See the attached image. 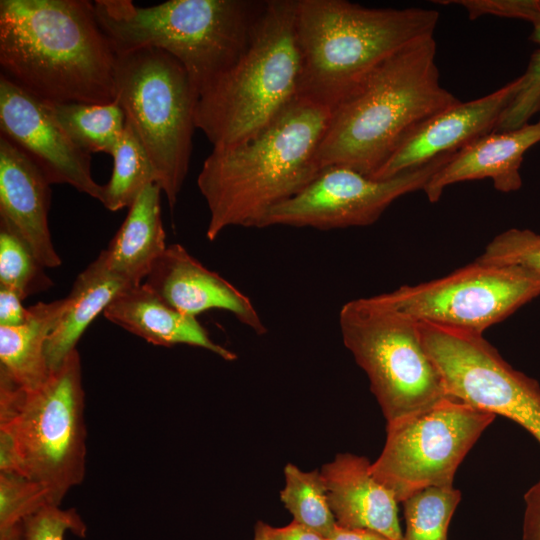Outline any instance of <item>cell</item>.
<instances>
[{"instance_id": "obj_33", "label": "cell", "mask_w": 540, "mask_h": 540, "mask_svg": "<svg viewBox=\"0 0 540 540\" xmlns=\"http://www.w3.org/2000/svg\"><path fill=\"white\" fill-rule=\"evenodd\" d=\"M22 301L16 292L0 286V326L16 327L25 323L28 308Z\"/></svg>"}, {"instance_id": "obj_16", "label": "cell", "mask_w": 540, "mask_h": 540, "mask_svg": "<svg viewBox=\"0 0 540 540\" xmlns=\"http://www.w3.org/2000/svg\"><path fill=\"white\" fill-rule=\"evenodd\" d=\"M144 283L183 314L196 317L208 310H224L258 335L267 331L250 299L180 244L167 246Z\"/></svg>"}, {"instance_id": "obj_6", "label": "cell", "mask_w": 540, "mask_h": 540, "mask_svg": "<svg viewBox=\"0 0 540 540\" xmlns=\"http://www.w3.org/2000/svg\"><path fill=\"white\" fill-rule=\"evenodd\" d=\"M297 7L298 0H266L244 52L199 94L195 125L213 148L252 137L298 96Z\"/></svg>"}, {"instance_id": "obj_32", "label": "cell", "mask_w": 540, "mask_h": 540, "mask_svg": "<svg viewBox=\"0 0 540 540\" xmlns=\"http://www.w3.org/2000/svg\"><path fill=\"white\" fill-rule=\"evenodd\" d=\"M86 531L76 510L48 505L22 521L20 540H64L67 532L85 537Z\"/></svg>"}, {"instance_id": "obj_38", "label": "cell", "mask_w": 540, "mask_h": 540, "mask_svg": "<svg viewBox=\"0 0 540 540\" xmlns=\"http://www.w3.org/2000/svg\"><path fill=\"white\" fill-rule=\"evenodd\" d=\"M254 540H269L263 530L261 521H258L255 526Z\"/></svg>"}, {"instance_id": "obj_28", "label": "cell", "mask_w": 540, "mask_h": 540, "mask_svg": "<svg viewBox=\"0 0 540 540\" xmlns=\"http://www.w3.org/2000/svg\"><path fill=\"white\" fill-rule=\"evenodd\" d=\"M27 244L0 222V286L23 300L51 288L54 283Z\"/></svg>"}, {"instance_id": "obj_18", "label": "cell", "mask_w": 540, "mask_h": 540, "mask_svg": "<svg viewBox=\"0 0 540 540\" xmlns=\"http://www.w3.org/2000/svg\"><path fill=\"white\" fill-rule=\"evenodd\" d=\"M540 142V119L507 131H492L472 141L441 166L422 189L437 202L454 183L489 178L496 190L517 191L522 186L520 167L524 154Z\"/></svg>"}, {"instance_id": "obj_29", "label": "cell", "mask_w": 540, "mask_h": 540, "mask_svg": "<svg viewBox=\"0 0 540 540\" xmlns=\"http://www.w3.org/2000/svg\"><path fill=\"white\" fill-rule=\"evenodd\" d=\"M52 505L48 490L18 472H0V532Z\"/></svg>"}, {"instance_id": "obj_21", "label": "cell", "mask_w": 540, "mask_h": 540, "mask_svg": "<svg viewBox=\"0 0 540 540\" xmlns=\"http://www.w3.org/2000/svg\"><path fill=\"white\" fill-rule=\"evenodd\" d=\"M158 183L144 188L108 247L102 251L109 269L132 285L141 284L163 255L166 233L161 217Z\"/></svg>"}, {"instance_id": "obj_31", "label": "cell", "mask_w": 540, "mask_h": 540, "mask_svg": "<svg viewBox=\"0 0 540 540\" xmlns=\"http://www.w3.org/2000/svg\"><path fill=\"white\" fill-rule=\"evenodd\" d=\"M481 261L523 268L540 276V234L512 228L493 238Z\"/></svg>"}, {"instance_id": "obj_13", "label": "cell", "mask_w": 540, "mask_h": 540, "mask_svg": "<svg viewBox=\"0 0 540 540\" xmlns=\"http://www.w3.org/2000/svg\"><path fill=\"white\" fill-rule=\"evenodd\" d=\"M453 154L387 179H374L345 166L323 168L299 193L275 206L262 228L331 230L373 224L395 200L422 190Z\"/></svg>"}, {"instance_id": "obj_10", "label": "cell", "mask_w": 540, "mask_h": 540, "mask_svg": "<svg viewBox=\"0 0 540 540\" xmlns=\"http://www.w3.org/2000/svg\"><path fill=\"white\" fill-rule=\"evenodd\" d=\"M496 415L446 396L430 407L387 423L374 477L399 503L433 486H453L456 470Z\"/></svg>"}, {"instance_id": "obj_5", "label": "cell", "mask_w": 540, "mask_h": 540, "mask_svg": "<svg viewBox=\"0 0 540 540\" xmlns=\"http://www.w3.org/2000/svg\"><path fill=\"white\" fill-rule=\"evenodd\" d=\"M93 4L116 54L161 49L184 66L200 94L244 52L266 1L170 0L149 7L131 0Z\"/></svg>"}, {"instance_id": "obj_12", "label": "cell", "mask_w": 540, "mask_h": 540, "mask_svg": "<svg viewBox=\"0 0 540 540\" xmlns=\"http://www.w3.org/2000/svg\"><path fill=\"white\" fill-rule=\"evenodd\" d=\"M539 295V275L479 259L442 278L383 293L391 305L418 322L478 334Z\"/></svg>"}, {"instance_id": "obj_3", "label": "cell", "mask_w": 540, "mask_h": 540, "mask_svg": "<svg viewBox=\"0 0 540 540\" xmlns=\"http://www.w3.org/2000/svg\"><path fill=\"white\" fill-rule=\"evenodd\" d=\"M436 42L419 38L388 57L332 111L318 149L321 169L372 176L419 124L460 100L440 83Z\"/></svg>"}, {"instance_id": "obj_19", "label": "cell", "mask_w": 540, "mask_h": 540, "mask_svg": "<svg viewBox=\"0 0 540 540\" xmlns=\"http://www.w3.org/2000/svg\"><path fill=\"white\" fill-rule=\"evenodd\" d=\"M364 456L341 453L322 466L329 505L336 523L347 528L377 531L391 540H402L394 494L372 474Z\"/></svg>"}, {"instance_id": "obj_22", "label": "cell", "mask_w": 540, "mask_h": 540, "mask_svg": "<svg viewBox=\"0 0 540 540\" xmlns=\"http://www.w3.org/2000/svg\"><path fill=\"white\" fill-rule=\"evenodd\" d=\"M134 286L113 273L102 253L76 277L67 308L49 335L46 358L50 370L57 368L76 349L90 323L123 290Z\"/></svg>"}, {"instance_id": "obj_35", "label": "cell", "mask_w": 540, "mask_h": 540, "mask_svg": "<svg viewBox=\"0 0 540 540\" xmlns=\"http://www.w3.org/2000/svg\"><path fill=\"white\" fill-rule=\"evenodd\" d=\"M262 527L269 540H328L321 533L294 520L282 527L262 522Z\"/></svg>"}, {"instance_id": "obj_2", "label": "cell", "mask_w": 540, "mask_h": 540, "mask_svg": "<svg viewBox=\"0 0 540 540\" xmlns=\"http://www.w3.org/2000/svg\"><path fill=\"white\" fill-rule=\"evenodd\" d=\"M330 115V109L297 96L252 137L213 148L197 178L209 210V241L229 227L262 228L275 206L319 174L318 149Z\"/></svg>"}, {"instance_id": "obj_1", "label": "cell", "mask_w": 540, "mask_h": 540, "mask_svg": "<svg viewBox=\"0 0 540 540\" xmlns=\"http://www.w3.org/2000/svg\"><path fill=\"white\" fill-rule=\"evenodd\" d=\"M115 64L93 2L0 1L2 74L42 101H115Z\"/></svg>"}, {"instance_id": "obj_8", "label": "cell", "mask_w": 540, "mask_h": 540, "mask_svg": "<svg viewBox=\"0 0 540 540\" xmlns=\"http://www.w3.org/2000/svg\"><path fill=\"white\" fill-rule=\"evenodd\" d=\"M199 94L184 66L144 47L116 54L115 100L156 171L173 211L188 173Z\"/></svg>"}, {"instance_id": "obj_36", "label": "cell", "mask_w": 540, "mask_h": 540, "mask_svg": "<svg viewBox=\"0 0 540 540\" xmlns=\"http://www.w3.org/2000/svg\"><path fill=\"white\" fill-rule=\"evenodd\" d=\"M328 540H391L383 534L365 528H347L336 523Z\"/></svg>"}, {"instance_id": "obj_9", "label": "cell", "mask_w": 540, "mask_h": 540, "mask_svg": "<svg viewBox=\"0 0 540 540\" xmlns=\"http://www.w3.org/2000/svg\"><path fill=\"white\" fill-rule=\"evenodd\" d=\"M345 347L367 374L387 423L430 407L446 392L418 321L382 294L346 302L339 312Z\"/></svg>"}, {"instance_id": "obj_24", "label": "cell", "mask_w": 540, "mask_h": 540, "mask_svg": "<svg viewBox=\"0 0 540 540\" xmlns=\"http://www.w3.org/2000/svg\"><path fill=\"white\" fill-rule=\"evenodd\" d=\"M45 103L55 120L81 149L90 154L103 152L113 155L126 126L125 114L116 100L107 104Z\"/></svg>"}, {"instance_id": "obj_7", "label": "cell", "mask_w": 540, "mask_h": 540, "mask_svg": "<svg viewBox=\"0 0 540 540\" xmlns=\"http://www.w3.org/2000/svg\"><path fill=\"white\" fill-rule=\"evenodd\" d=\"M84 408L77 349L33 390L0 374V440L15 445L18 472L44 486L55 506L85 476Z\"/></svg>"}, {"instance_id": "obj_17", "label": "cell", "mask_w": 540, "mask_h": 540, "mask_svg": "<svg viewBox=\"0 0 540 540\" xmlns=\"http://www.w3.org/2000/svg\"><path fill=\"white\" fill-rule=\"evenodd\" d=\"M50 183L39 166L6 136H0V222L12 229L46 268L62 260L48 226Z\"/></svg>"}, {"instance_id": "obj_11", "label": "cell", "mask_w": 540, "mask_h": 540, "mask_svg": "<svg viewBox=\"0 0 540 540\" xmlns=\"http://www.w3.org/2000/svg\"><path fill=\"white\" fill-rule=\"evenodd\" d=\"M418 324L447 396L509 418L540 443V385L535 379L514 369L483 334Z\"/></svg>"}, {"instance_id": "obj_15", "label": "cell", "mask_w": 540, "mask_h": 540, "mask_svg": "<svg viewBox=\"0 0 540 540\" xmlns=\"http://www.w3.org/2000/svg\"><path fill=\"white\" fill-rule=\"evenodd\" d=\"M520 82L519 76L488 95L459 101L429 117L402 140L371 178L387 179L421 167L494 131Z\"/></svg>"}, {"instance_id": "obj_4", "label": "cell", "mask_w": 540, "mask_h": 540, "mask_svg": "<svg viewBox=\"0 0 540 540\" xmlns=\"http://www.w3.org/2000/svg\"><path fill=\"white\" fill-rule=\"evenodd\" d=\"M439 13L367 8L345 0H298V96L331 111L392 54L432 36Z\"/></svg>"}, {"instance_id": "obj_23", "label": "cell", "mask_w": 540, "mask_h": 540, "mask_svg": "<svg viewBox=\"0 0 540 540\" xmlns=\"http://www.w3.org/2000/svg\"><path fill=\"white\" fill-rule=\"evenodd\" d=\"M67 298L38 302L16 327L0 326V374L23 390L41 386L49 376L46 343L67 308Z\"/></svg>"}, {"instance_id": "obj_20", "label": "cell", "mask_w": 540, "mask_h": 540, "mask_svg": "<svg viewBox=\"0 0 540 540\" xmlns=\"http://www.w3.org/2000/svg\"><path fill=\"white\" fill-rule=\"evenodd\" d=\"M103 314L107 320L154 345L186 344L206 349L226 361L237 358L215 343L196 317L177 311L145 283L123 290Z\"/></svg>"}, {"instance_id": "obj_37", "label": "cell", "mask_w": 540, "mask_h": 540, "mask_svg": "<svg viewBox=\"0 0 540 540\" xmlns=\"http://www.w3.org/2000/svg\"><path fill=\"white\" fill-rule=\"evenodd\" d=\"M21 524L0 532V540H20L21 539Z\"/></svg>"}, {"instance_id": "obj_34", "label": "cell", "mask_w": 540, "mask_h": 540, "mask_svg": "<svg viewBox=\"0 0 540 540\" xmlns=\"http://www.w3.org/2000/svg\"><path fill=\"white\" fill-rule=\"evenodd\" d=\"M523 540H540V479L525 493Z\"/></svg>"}, {"instance_id": "obj_25", "label": "cell", "mask_w": 540, "mask_h": 540, "mask_svg": "<svg viewBox=\"0 0 540 540\" xmlns=\"http://www.w3.org/2000/svg\"><path fill=\"white\" fill-rule=\"evenodd\" d=\"M112 158V175L103 185L101 203L115 212L129 208L146 186L158 183V178L147 152L127 121Z\"/></svg>"}, {"instance_id": "obj_14", "label": "cell", "mask_w": 540, "mask_h": 540, "mask_svg": "<svg viewBox=\"0 0 540 540\" xmlns=\"http://www.w3.org/2000/svg\"><path fill=\"white\" fill-rule=\"evenodd\" d=\"M0 129L39 166L50 184H69L101 202L103 185L92 177L91 154L74 143L44 101L3 74Z\"/></svg>"}, {"instance_id": "obj_30", "label": "cell", "mask_w": 540, "mask_h": 540, "mask_svg": "<svg viewBox=\"0 0 540 540\" xmlns=\"http://www.w3.org/2000/svg\"><path fill=\"white\" fill-rule=\"evenodd\" d=\"M532 25L530 39L539 47L531 55L525 73L520 76L519 89L502 114L496 131L520 128L540 110V16L532 22Z\"/></svg>"}, {"instance_id": "obj_26", "label": "cell", "mask_w": 540, "mask_h": 540, "mask_svg": "<svg viewBox=\"0 0 540 540\" xmlns=\"http://www.w3.org/2000/svg\"><path fill=\"white\" fill-rule=\"evenodd\" d=\"M280 499L299 522L328 537L336 526L325 482L319 470L303 471L292 463L284 468Z\"/></svg>"}, {"instance_id": "obj_27", "label": "cell", "mask_w": 540, "mask_h": 540, "mask_svg": "<svg viewBox=\"0 0 540 540\" xmlns=\"http://www.w3.org/2000/svg\"><path fill=\"white\" fill-rule=\"evenodd\" d=\"M461 493L453 486H433L419 490L403 502L405 533L402 540H448L452 515Z\"/></svg>"}]
</instances>
